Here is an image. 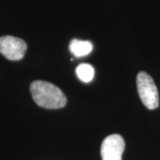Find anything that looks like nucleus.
Masks as SVG:
<instances>
[{"mask_svg":"<svg viewBox=\"0 0 160 160\" xmlns=\"http://www.w3.org/2000/svg\"><path fill=\"white\" fill-rule=\"evenodd\" d=\"M92 44L90 41L73 39L69 44V50L76 57L86 56L92 51Z\"/></svg>","mask_w":160,"mask_h":160,"instance_id":"obj_5","label":"nucleus"},{"mask_svg":"<svg viewBox=\"0 0 160 160\" xmlns=\"http://www.w3.org/2000/svg\"><path fill=\"white\" fill-rule=\"evenodd\" d=\"M125 141L119 134H110L104 139L101 147L102 160H122Z\"/></svg>","mask_w":160,"mask_h":160,"instance_id":"obj_4","label":"nucleus"},{"mask_svg":"<svg viewBox=\"0 0 160 160\" xmlns=\"http://www.w3.org/2000/svg\"><path fill=\"white\" fill-rule=\"evenodd\" d=\"M137 89L141 101L146 108L155 109L158 107L159 97L158 88L152 78L144 71H141L137 76Z\"/></svg>","mask_w":160,"mask_h":160,"instance_id":"obj_2","label":"nucleus"},{"mask_svg":"<svg viewBox=\"0 0 160 160\" xmlns=\"http://www.w3.org/2000/svg\"><path fill=\"white\" fill-rule=\"evenodd\" d=\"M27 50L25 41L12 36L0 38V52L10 61H19L24 57Z\"/></svg>","mask_w":160,"mask_h":160,"instance_id":"obj_3","label":"nucleus"},{"mask_svg":"<svg viewBox=\"0 0 160 160\" xmlns=\"http://www.w3.org/2000/svg\"><path fill=\"white\" fill-rule=\"evenodd\" d=\"M30 92L35 102L45 109H61L67 103V99L62 91L46 81L37 80L32 82Z\"/></svg>","mask_w":160,"mask_h":160,"instance_id":"obj_1","label":"nucleus"},{"mask_svg":"<svg viewBox=\"0 0 160 160\" xmlns=\"http://www.w3.org/2000/svg\"><path fill=\"white\" fill-rule=\"evenodd\" d=\"M76 74L78 78L84 83H89L93 79L94 69L88 63H82L76 69Z\"/></svg>","mask_w":160,"mask_h":160,"instance_id":"obj_6","label":"nucleus"}]
</instances>
